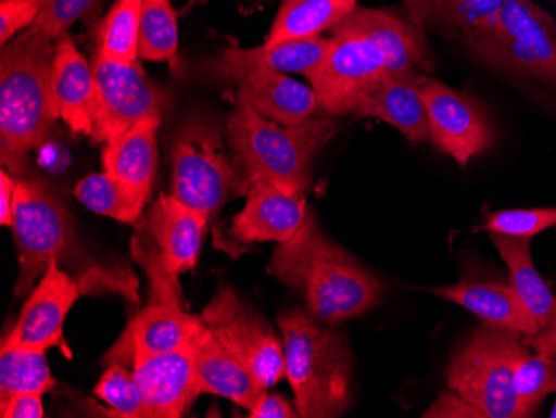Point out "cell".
<instances>
[{
  "instance_id": "16",
  "label": "cell",
  "mask_w": 556,
  "mask_h": 418,
  "mask_svg": "<svg viewBox=\"0 0 556 418\" xmlns=\"http://www.w3.org/2000/svg\"><path fill=\"white\" fill-rule=\"evenodd\" d=\"M134 376L147 418L182 417L200 395L190 343L164 354L137 355Z\"/></svg>"
},
{
  "instance_id": "2",
  "label": "cell",
  "mask_w": 556,
  "mask_h": 418,
  "mask_svg": "<svg viewBox=\"0 0 556 418\" xmlns=\"http://www.w3.org/2000/svg\"><path fill=\"white\" fill-rule=\"evenodd\" d=\"M55 39L36 27L2 47L0 54V147L2 164L21 172L30 151L58 121L52 96Z\"/></svg>"
},
{
  "instance_id": "28",
  "label": "cell",
  "mask_w": 556,
  "mask_h": 418,
  "mask_svg": "<svg viewBox=\"0 0 556 418\" xmlns=\"http://www.w3.org/2000/svg\"><path fill=\"white\" fill-rule=\"evenodd\" d=\"M358 0H282L265 43L312 39L332 33Z\"/></svg>"
},
{
  "instance_id": "1",
  "label": "cell",
  "mask_w": 556,
  "mask_h": 418,
  "mask_svg": "<svg viewBox=\"0 0 556 418\" xmlns=\"http://www.w3.org/2000/svg\"><path fill=\"white\" fill-rule=\"evenodd\" d=\"M271 268L280 282L302 293L308 314L327 326L367 314L386 290L382 280L325 237L312 211L289 242L278 243Z\"/></svg>"
},
{
  "instance_id": "3",
  "label": "cell",
  "mask_w": 556,
  "mask_h": 418,
  "mask_svg": "<svg viewBox=\"0 0 556 418\" xmlns=\"http://www.w3.org/2000/svg\"><path fill=\"white\" fill-rule=\"evenodd\" d=\"M337 130L339 121L332 115L318 114L300 126L286 127L237 101L225 136L233 164L247 182L262 180L287 193H305L315 155Z\"/></svg>"
},
{
  "instance_id": "14",
  "label": "cell",
  "mask_w": 556,
  "mask_h": 418,
  "mask_svg": "<svg viewBox=\"0 0 556 418\" xmlns=\"http://www.w3.org/2000/svg\"><path fill=\"white\" fill-rule=\"evenodd\" d=\"M332 46V39L312 37V39L289 40L280 43H262L250 49L229 47L208 58L202 65L205 76L215 83L239 86L247 77L268 72L302 74L311 80L320 67Z\"/></svg>"
},
{
  "instance_id": "6",
  "label": "cell",
  "mask_w": 556,
  "mask_h": 418,
  "mask_svg": "<svg viewBox=\"0 0 556 418\" xmlns=\"http://www.w3.org/2000/svg\"><path fill=\"white\" fill-rule=\"evenodd\" d=\"M229 151L224 129L212 118L182 124L170 145L172 195L212 218L222 205L247 193L249 182Z\"/></svg>"
},
{
  "instance_id": "30",
  "label": "cell",
  "mask_w": 556,
  "mask_h": 418,
  "mask_svg": "<svg viewBox=\"0 0 556 418\" xmlns=\"http://www.w3.org/2000/svg\"><path fill=\"white\" fill-rule=\"evenodd\" d=\"M143 0H115L100 29L99 58L134 64L139 58Z\"/></svg>"
},
{
  "instance_id": "21",
  "label": "cell",
  "mask_w": 556,
  "mask_h": 418,
  "mask_svg": "<svg viewBox=\"0 0 556 418\" xmlns=\"http://www.w3.org/2000/svg\"><path fill=\"white\" fill-rule=\"evenodd\" d=\"M211 217L175 195H161L150 207L146 230L177 276L195 267Z\"/></svg>"
},
{
  "instance_id": "13",
  "label": "cell",
  "mask_w": 556,
  "mask_h": 418,
  "mask_svg": "<svg viewBox=\"0 0 556 418\" xmlns=\"http://www.w3.org/2000/svg\"><path fill=\"white\" fill-rule=\"evenodd\" d=\"M332 36L370 40L382 52L389 76L395 79L421 83L435 72V58L424 30L395 12L357 5L332 30Z\"/></svg>"
},
{
  "instance_id": "11",
  "label": "cell",
  "mask_w": 556,
  "mask_h": 418,
  "mask_svg": "<svg viewBox=\"0 0 556 418\" xmlns=\"http://www.w3.org/2000/svg\"><path fill=\"white\" fill-rule=\"evenodd\" d=\"M97 109L90 139L105 143L143 121H162L167 93L147 77L139 61L117 64L97 55Z\"/></svg>"
},
{
  "instance_id": "42",
  "label": "cell",
  "mask_w": 556,
  "mask_h": 418,
  "mask_svg": "<svg viewBox=\"0 0 556 418\" xmlns=\"http://www.w3.org/2000/svg\"><path fill=\"white\" fill-rule=\"evenodd\" d=\"M549 417L556 418V401L555 404H553L552 414H549Z\"/></svg>"
},
{
  "instance_id": "10",
  "label": "cell",
  "mask_w": 556,
  "mask_h": 418,
  "mask_svg": "<svg viewBox=\"0 0 556 418\" xmlns=\"http://www.w3.org/2000/svg\"><path fill=\"white\" fill-rule=\"evenodd\" d=\"M387 76L386 59L370 40L332 36V46L308 83L317 96L320 114L355 117Z\"/></svg>"
},
{
  "instance_id": "34",
  "label": "cell",
  "mask_w": 556,
  "mask_h": 418,
  "mask_svg": "<svg viewBox=\"0 0 556 418\" xmlns=\"http://www.w3.org/2000/svg\"><path fill=\"white\" fill-rule=\"evenodd\" d=\"M97 397L105 402L117 417L147 418L142 393L136 376L122 365L112 364L93 389Z\"/></svg>"
},
{
  "instance_id": "7",
  "label": "cell",
  "mask_w": 556,
  "mask_h": 418,
  "mask_svg": "<svg viewBox=\"0 0 556 418\" xmlns=\"http://www.w3.org/2000/svg\"><path fill=\"white\" fill-rule=\"evenodd\" d=\"M468 54L556 97V21L533 0H505L495 33Z\"/></svg>"
},
{
  "instance_id": "26",
  "label": "cell",
  "mask_w": 556,
  "mask_h": 418,
  "mask_svg": "<svg viewBox=\"0 0 556 418\" xmlns=\"http://www.w3.org/2000/svg\"><path fill=\"white\" fill-rule=\"evenodd\" d=\"M202 326V317L187 314L182 305L152 302L137 314L114 351L127 347L122 352L132 355V362L137 355L164 354L189 345Z\"/></svg>"
},
{
  "instance_id": "8",
  "label": "cell",
  "mask_w": 556,
  "mask_h": 418,
  "mask_svg": "<svg viewBox=\"0 0 556 418\" xmlns=\"http://www.w3.org/2000/svg\"><path fill=\"white\" fill-rule=\"evenodd\" d=\"M11 229L21 265L15 295H29L52 262L62 264L74 255V218L42 180L17 179Z\"/></svg>"
},
{
  "instance_id": "4",
  "label": "cell",
  "mask_w": 556,
  "mask_h": 418,
  "mask_svg": "<svg viewBox=\"0 0 556 418\" xmlns=\"http://www.w3.org/2000/svg\"><path fill=\"white\" fill-rule=\"evenodd\" d=\"M278 329L300 417L336 418L349 411L353 355L345 337L300 308L283 312Z\"/></svg>"
},
{
  "instance_id": "18",
  "label": "cell",
  "mask_w": 556,
  "mask_h": 418,
  "mask_svg": "<svg viewBox=\"0 0 556 418\" xmlns=\"http://www.w3.org/2000/svg\"><path fill=\"white\" fill-rule=\"evenodd\" d=\"M308 208L305 193H287L270 183H249L245 207L232 223L239 242H289L302 229Z\"/></svg>"
},
{
  "instance_id": "43",
  "label": "cell",
  "mask_w": 556,
  "mask_h": 418,
  "mask_svg": "<svg viewBox=\"0 0 556 418\" xmlns=\"http://www.w3.org/2000/svg\"><path fill=\"white\" fill-rule=\"evenodd\" d=\"M555 2H556V0H555Z\"/></svg>"
},
{
  "instance_id": "33",
  "label": "cell",
  "mask_w": 556,
  "mask_h": 418,
  "mask_svg": "<svg viewBox=\"0 0 556 418\" xmlns=\"http://www.w3.org/2000/svg\"><path fill=\"white\" fill-rule=\"evenodd\" d=\"M553 392H556V354L528 355L515 373L518 418L533 417Z\"/></svg>"
},
{
  "instance_id": "17",
  "label": "cell",
  "mask_w": 556,
  "mask_h": 418,
  "mask_svg": "<svg viewBox=\"0 0 556 418\" xmlns=\"http://www.w3.org/2000/svg\"><path fill=\"white\" fill-rule=\"evenodd\" d=\"M502 261L507 264L511 287L539 332L527 339L528 347L540 354H556V295L549 290L532 257V239L490 233Z\"/></svg>"
},
{
  "instance_id": "38",
  "label": "cell",
  "mask_w": 556,
  "mask_h": 418,
  "mask_svg": "<svg viewBox=\"0 0 556 418\" xmlns=\"http://www.w3.org/2000/svg\"><path fill=\"white\" fill-rule=\"evenodd\" d=\"M421 417L425 418H482L477 408L471 407L457 392L446 389L440 393L428 410Z\"/></svg>"
},
{
  "instance_id": "20",
  "label": "cell",
  "mask_w": 556,
  "mask_h": 418,
  "mask_svg": "<svg viewBox=\"0 0 556 418\" xmlns=\"http://www.w3.org/2000/svg\"><path fill=\"white\" fill-rule=\"evenodd\" d=\"M52 96L59 117L72 132L92 136L97 109L96 71L64 34L55 42L52 62Z\"/></svg>"
},
{
  "instance_id": "24",
  "label": "cell",
  "mask_w": 556,
  "mask_h": 418,
  "mask_svg": "<svg viewBox=\"0 0 556 418\" xmlns=\"http://www.w3.org/2000/svg\"><path fill=\"white\" fill-rule=\"evenodd\" d=\"M161 122L143 121L104 143L102 167L143 204L149 202L157 174V132Z\"/></svg>"
},
{
  "instance_id": "29",
  "label": "cell",
  "mask_w": 556,
  "mask_h": 418,
  "mask_svg": "<svg viewBox=\"0 0 556 418\" xmlns=\"http://www.w3.org/2000/svg\"><path fill=\"white\" fill-rule=\"evenodd\" d=\"M55 379L47 364L46 352L12 347L2 343L0 351V404L17 393H46Z\"/></svg>"
},
{
  "instance_id": "27",
  "label": "cell",
  "mask_w": 556,
  "mask_h": 418,
  "mask_svg": "<svg viewBox=\"0 0 556 418\" xmlns=\"http://www.w3.org/2000/svg\"><path fill=\"white\" fill-rule=\"evenodd\" d=\"M355 118H378L387 122L410 142L430 140L427 105L421 96L420 83L387 76L362 105Z\"/></svg>"
},
{
  "instance_id": "37",
  "label": "cell",
  "mask_w": 556,
  "mask_h": 418,
  "mask_svg": "<svg viewBox=\"0 0 556 418\" xmlns=\"http://www.w3.org/2000/svg\"><path fill=\"white\" fill-rule=\"evenodd\" d=\"M43 0H2L0 2V43L14 39L15 34L30 29L42 12Z\"/></svg>"
},
{
  "instance_id": "32",
  "label": "cell",
  "mask_w": 556,
  "mask_h": 418,
  "mask_svg": "<svg viewBox=\"0 0 556 418\" xmlns=\"http://www.w3.org/2000/svg\"><path fill=\"white\" fill-rule=\"evenodd\" d=\"M179 47L177 14L170 0H143L140 15L139 58L143 61H172Z\"/></svg>"
},
{
  "instance_id": "22",
  "label": "cell",
  "mask_w": 556,
  "mask_h": 418,
  "mask_svg": "<svg viewBox=\"0 0 556 418\" xmlns=\"http://www.w3.org/2000/svg\"><path fill=\"white\" fill-rule=\"evenodd\" d=\"M190 347L200 395L212 393L218 397L229 398L247 410L254 407L265 390L264 387L236 355L230 354L215 339L205 322L193 337Z\"/></svg>"
},
{
  "instance_id": "36",
  "label": "cell",
  "mask_w": 556,
  "mask_h": 418,
  "mask_svg": "<svg viewBox=\"0 0 556 418\" xmlns=\"http://www.w3.org/2000/svg\"><path fill=\"white\" fill-rule=\"evenodd\" d=\"M99 4L100 0H43L42 12L34 27L50 39L58 40Z\"/></svg>"
},
{
  "instance_id": "41",
  "label": "cell",
  "mask_w": 556,
  "mask_h": 418,
  "mask_svg": "<svg viewBox=\"0 0 556 418\" xmlns=\"http://www.w3.org/2000/svg\"><path fill=\"white\" fill-rule=\"evenodd\" d=\"M17 179L2 170L0 174V224L12 227L14 223V193Z\"/></svg>"
},
{
  "instance_id": "19",
  "label": "cell",
  "mask_w": 556,
  "mask_h": 418,
  "mask_svg": "<svg viewBox=\"0 0 556 418\" xmlns=\"http://www.w3.org/2000/svg\"><path fill=\"white\" fill-rule=\"evenodd\" d=\"M402 4L425 34L460 42L468 52L495 33L505 0H402Z\"/></svg>"
},
{
  "instance_id": "23",
  "label": "cell",
  "mask_w": 556,
  "mask_h": 418,
  "mask_svg": "<svg viewBox=\"0 0 556 418\" xmlns=\"http://www.w3.org/2000/svg\"><path fill=\"white\" fill-rule=\"evenodd\" d=\"M237 101L245 102L262 117L286 127L300 126L320 114L314 89L283 72L247 77L237 86Z\"/></svg>"
},
{
  "instance_id": "40",
  "label": "cell",
  "mask_w": 556,
  "mask_h": 418,
  "mask_svg": "<svg viewBox=\"0 0 556 418\" xmlns=\"http://www.w3.org/2000/svg\"><path fill=\"white\" fill-rule=\"evenodd\" d=\"M2 418H42L46 417L42 393H17L4 404H0Z\"/></svg>"
},
{
  "instance_id": "5",
  "label": "cell",
  "mask_w": 556,
  "mask_h": 418,
  "mask_svg": "<svg viewBox=\"0 0 556 418\" xmlns=\"http://www.w3.org/2000/svg\"><path fill=\"white\" fill-rule=\"evenodd\" d=\"M530 351L521 333L483 324L453 352L446 385L482 418H518L515 373Z\"/></svg>"
},
{
  "instance_id": "35",
  "label": "cell",
  "mask_w": 556,
  "mask_h": 418,
  "mask_svg": "<svg viewBox=\"0 0 556 418\" xmlns=\"http://www.w3.org/2000/svg\"><path fill=\"white\" fill-rule=\"evenodd\" d=\"M489 233L533 239L539 233L556 229V207L507 208L493 212L482 227Z\"/></svg>"
},
{
  "instance_id": "15",
  "label": "cell",
  "mask_w": 556,
  "mask_h": 418,
  "mask_svg": "<svg viewBox=\"0 0 556 418\" xmlns=\"http://www.w3.org/2000/svg\"><path fill=\"white\" fill-rule=\"evenodd\" d=\"M79 297V282L62 270L59 262H52L27 295L17 324L4 342L12 347L42 352L62 345L65 318Z\"/></svg>"
},
{
  "instance_id": "9",
  "label": "cell",
  "mask_w": 556,
  "mask_h": 418,
  "mask_svg": "<svg viewBox=\"0 0 556 418\" xmlns=\"http://www.w3.org/2000/svg\"><path fill=\"white\" fill-rule=\"evenodd\" d=\"M200 317L215 339L249 368L265 390L286 377L282 337L230 287H220Z\"/></svg>"
},
{
  "instance_id": "39",
  "label": "cell",
  "mask_w": 556,
  "mask_h": 418,
  "mask_svg": "<svg viewBox=\"0 0 556 418\" xmlns=\"http://www.w3.org/2000/svg\"><path fill=\"white\" fill-rule=\"evenodd\" d=\"M250 418H296L299 408L278 393L262 392L254 407L249 410Z\"/></svg>"
},
{
  "instance_id": "31",
  "label": "cell",
  "mask_w": 556,
  "mask_h": 418,
  "mask_svg": "<svg viewBox=\"0 0 556 418\" xmlns=\"http://www.w3.org/2000/svg\"><path fill=\"white\" fill-rule=\"evenodd\" d=\"M74 193L89 211L124 224H136L146 207L139 197L105 170L80 180Z\"/></svg>"
},
{
  "instance_id": "12",
  "label": "cell",
  "mask_w": 556,
  "mask_h": 418,
  "mask_svg": "<svg viewBox=\"0 0 556 418\" xmlns=\"http://www.w3.org/2000/svg\"><path fill=\"white\" fill-rule=\"evenodd\" d=\"M427 105L428 127L433 147L462 168L489 151L495 142V126L489 107L477 97L452 89L432 77L420 83Z\"/></svg>"
},
{
  "instance_id": "25",
  "label": "cell",
  "mask_w": 556,
  "mask_h": 418,
  "mask_svg": "<svg viewBox=\"0 0 556 418\" xmlns=\"http://www.w3.org/2000/svg\"><path fill=\"white\" fill-rule=\"evenodd\" d=\"M430 292L437 297L460 305L465 311L482 318L483 324L521 333L525 340L532 339L539 332V327L525 311L511 283L505 286L478 280H458L453 286L430 289Z\"/></svg>"
}]
</instances>
